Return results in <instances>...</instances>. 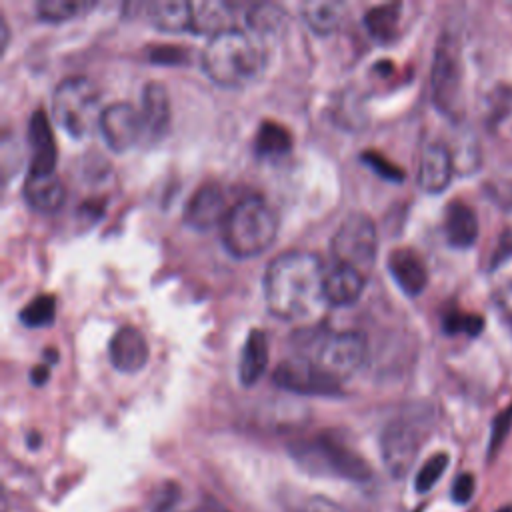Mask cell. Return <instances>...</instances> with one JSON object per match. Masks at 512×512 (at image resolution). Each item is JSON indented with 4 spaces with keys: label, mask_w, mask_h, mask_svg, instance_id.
I'll return each mask as SVG.
<instances>
[{
    "label": "cell",
    "mask_w": 512,
    "mask_h": 512,
    "mask_svg": "<svg viewBox=\"0 0 512 512\" xmlns=\"http://www.w3.org/2000/svg\"><path fill=\"white\" fill-rule=\"evenodd\" d=\"M108 356L116 370L128 374L138 372L148 360V344L144 334L132 324L120 326L108 342Z\"/></svg>",
    "instance_id": "cell-14"
},
{
    "label": "cell",
    "mask_w": 512,
    "mask_h": 512,
    "mask_svg": "<svg viewBox=\"0 0 512 512\" xmlns=\"http://www.w3.org/2000/svg\"><path fill=\"white\" fill-rule=\"evenodd\" d=\"M92 6L94 2H84V0H40L36 2L34 10H36V16L44 22H64L84 14Z\"/></svg>",
    "instance_id": "cell-28"
},
{
    "label": "cell",
    "mask_w": 512,
    "mask_h": 512,
    "mask_svg": "<svg viewBox=\"0 0 512 512\" xmlns=\"http://www.w3.org/2000/svg\"><path fill=\"white\" fill-rule=\"evenodd\" d=\"M262 288L268 310L282 320L308 318L326 304L324 268L312 252L278 254L266 266Z\"/></svg>",
    "instance_id": "cell-1"
},
{
    "label": "cell",
    "mask_w": 512,
    "mask_h": 512,
    "mask_svg": "<svg viewBox=\"0 0 512 512\" xmlns=\"http://www.w3.org/2000/svg\"><path fill=\"white\" fill-rule=\"evenodd\" d=\"M330 250L334 262L346 264L366 276L374 266L378 250V234L372 218L364 212H350L336 228Z\"/></svg>",
    "instance_id": "cell-6"
},
{
    "label": "cell",
    "mask_w": 512,
    "mask_h": 512,
    "mask_svg": "<svg viewBox=\"0 0 512 512\" xmlns=\"http://www.w3.org/2000/svg\"><path fill=\"white\" fill-rule=\"evenodd\" d=\"M56 314V298L54 294H38L20 310V322L30 328L48 326Z\"/></svg>",
    "instance_id": "cell-29"
},
{
    "label": "cell",
    "mask_w": 512,
    "mask_h": 512,
    "mask_svg": "<svg viewBox=\"0 0 512 512\" xmlns=\"http://www.w3.org/2000/svg\"><path fill=\"white\" fill-rule=\"evenodd\" d=\"M244 20L246 26L252 30L250 36L254 40H274L284 32L288 24V14L280 4L256 2L248 6Z\"/></svg>",
    "instance_id": "cell-21"
},
{
    "label": "cell",
    "mask_w": 512,
    "mask_h": 512,
    "mask_svg": "<svg viewBox=\"0 0 512 512\" xmlns=\"http://www.w3.org/2000/svg\"><path fill=\"white\" fill-rule=\"evenodd\" d=\"M366 352V336L358 330H346L326 336L316 352L308 358H312L332 378L344 380L364 364Z\"/></svg>",
    "instance_id": "cell-9"
},
{
    "label": "cell",
    "mask_w": 512,
    "mask_h": 512,
    "mask_svg": "<svg viewBox=\"0 0 512 512\" xmlns=\"http://www.w3.org/2000/svg\"><path fill=\"white\" fill-rule=\"evenodd\" d=\"M446 466H448V454L438 452V454L430 456V458L420 466V470L416 472L414 488H416L418 492H428V490H432L434 484L442 478Z\"/></svg>",
    "instance_id": "cell-30"
},
{
    "label": "cell",
    "mask_w": 512,
    "mask_h": 512,
    "mask_svg": "<svg viewBox=\"0 0 512 512\" xmlns=\"http://www.w3.org/2000/svg\"><path fill=\"white\" fill-rule=\"evenodd\" d=\"M8 38H10V30H8V24L4 20V16L0 14V52L6 50L8 46Z\"/></svg>",
    "instance_id": "cell-38"
},
{
    "label": "cell",
    "mask_w": 512,
    "mask_h": 512,
    "mask_svg": "<svg viewBox=\"0 0 512 512\" xmlns=\"http://www.w3.org/2000/svg\"><path fill=\"white\" fill-rule=\"evenodd\" d=\"M148 58L156 64H186L188 62V50L184 46H152L148 52Z\"/></svg>",
    "instance_id": "cell-33"
},
{
    "label": "cell",
    "mask_w": 512,
    "mask_h": 512,
    "mask_svg": "<svg viewBox=\"0 0 512 512\" xmlns=\"http://www.w3.org/2000/svg\"><path fill=\"white\" fill-rule=\"evenodd\" d=\"M220 228L224 248L234 258H252L274 242L278 216L262 196L250 194L228 208Z\"/></svg>",
    "instance_id": "cell-3"
},
{
    "label": "cell",
    "mask_w": 512,
    "mask_h": 512,
    "mask_svg": "<svg viewBox=\"0 0 512 512\" xmlns=\"http://www.w3.org/2000/svg\"><path fill=\"white\" fill-rule=\"evenodd\" d=\"M28 144L30 168L28 172H54L56 166V140L44 110H34L28 118Z\"/></svg>",
    "instance_id": "cell-15"
},
{
    "label": "cell",
    "mask_w": 512,
    "mask_h": 512,
    "mask_svg": "<svg viewBox=\"0 0 512 512\" xmlns=\"http://www.w3.org/2000/svg\"><path fill=\"white\" fill-rule=\"evenodd\" d=\"M472 494H474V476L464 472L452 484V498L458 504H466L472 498Z\"/></svg>",
    "instance_id": "cell-34"
},
{
    "label": "cell",
    "mask_w": 512,
    "mask_h": 512,
    "mask_svg": "<svg viewBox=\"0 0 512 512\" xmlns=\"http://www.w3.org/2000/svg\"><path fill=\"white\" fill-rule=\"evenodd\" d=\"M98 130L114 152H126L142 136V118L128 102H112L102 108Z\"/></svg>",
    "instance_id": "cell-11"
},
{
    "label": "cell",
    "mask_w": 512,
    "mask_h": 512,
    "mask_svg": "<svg viewBox=\"0 0 512 512\" xmlns=\"http://www.w3.org/2000/svg\"><path fill=\"white\" fill-rule=\"evenodd\" d=\"M364 290V274L358 270L334 262L324 272V298L332 306H348L358 300Z\"/></svg>",
    "instance_id": "cell-19"
},
{
    "label": "cell",
    "mask_w": 512,
    "mask_h": 512,
    "mask_svg": "<svg viewBox=\"0 0 512 512\" xmlns=\"http://www.w3.org/2000/svg\"><path fill=\"white\" fill-rule=\"evenodd\" d=\"M444 330L448 334L466 332V334L474 336L482 330V320L478 316H470V314H462V312H450L444 318Z\"/></svg>",
    "instance_id": "cell-32"
},
{
    "label": "cell",
    "mask_w": 512,
    "mask_h": 512,
    "mask_svg": "<svg viewBox=\"0 0 512 512\" xmlns=\"http://www.w3.org/2000/svg\"><path fill=\"white\" fill-rule=\"evenodd\" d=\"M142 130L150 140L162 138L170 128V100L160 82H146L142 88Z\"/></svg>",
    "instance_id": "cell-16"
},
{
    "label": "cell",
    "mask_w": 512,
    "mask_h": 512,
    "mask_svg": "<svg viewBox=\"0 0 512 512\" xmlns=\"http://www.w3.org/2000/svg\"><path fill=\"white\" fill-rule=\"evenodd\" d=\"M226 194L220 182L208 180L196 188L184 206V222L194 230H210L226 216Z\"/></svg>",
    "instance_id": "cell-12"
},
{
    "label": "cell",
    "mask_w": 512,
    "mask_h": 512,
    "mask_svg": "<svg viewBox=\"0 0 512 512\" xmlns=\"http://www.w3.org/2000/svg\"><path fill=\"white\" fill-rule=\"evenodd\" d=\"M302 512H346V510L326 496H310L304 502Z\"/></svg>",
    "instance_id": "cell-35"
},
{
    "label": "cell",
    "mask_w": 512,
    "mask_h": 512,
    "mask_svg": "<svg viewBox=\"0 0 512 512\" xmlns=\"http://www.w3.org/2000/svg\"><path fill=\"white\" fill-rule=\"evenodd\" d=\"M236 4L232 2H192V30L196 34H218L232 28Z\"/></svg>",
    "instance_id": "cell-23"
},
{
    "label": "cell",
    "mask_w": 512,
    "mask_h": 512,
    "mask_svg": "<svg viewBox=\"0 0 512 512\" xmlns=\"http://www.w3.org/2000/svg\"><path fill=\"white\" fill-rule=\"evenodd\" d=\"M430 90L436 108L446 116L462 110V64L458 48L450 36H444L434 52L430 70Z\"/></svg>",
    "instance_id": "cell-8"
},
{
    "label": "cell",
    "mask_w": 512,
    "mask_h": 512,
    "mask_svg": "<svg viewBox=\"0 0 512 512\" xmlns=\"http://www.w3.org/2000/svg\"><path fill=\"white\" fill-rule=\"evenodd\" d=\"M452 150L442 142H430L422 148L418 160V184L430 194L442 192L454 176Z\"/></svg>",
    "instance_id": "cell-13"
},
{
    "label": "cell",
    "mask_w": 512,
    "mask_h": 512,
    "mask_svg": "<svg viewBox=\"0 0 512 512\" xmlns=\"http://www.w3.org/2000/svg\"><path fill=\"white\" fill-rule=\"evenodd\" d=\"M100 94L86 76H68L52 92V116L72 138H86L100 122Z\"/></svg>",
    "instance_id": "cell-5"
},
{
    "label": "cell",
    "mask_w": 512,
    "mask_h": 512,
    "mask_svg": "<svg viewBox=\"0 0 512 512\" xmlns=\"http://www.w3.org/2000/svg\"><path fill=\"white\" fill-rule=\"evenodd\" d=\"M148 20L164 32L192 30V2L184 0H154L146 6Z\"/></svg>",
    "instance_id": "cell-24"
},
{
    "label": "cell",
    "mask_w": 512,
    "mask_h": 512,
    "mask_svg": "<svg viewBox=\"0 0 512 512\" xmlns=\"http://www.w3.org/2000/svg\"><path fill=\"white\" fill-rule=\"evenodd\" d=\"M264 64L256 40L242 30L230 28L208 38L202 50V68L210 80L224 88H240L252 82Z\"/></svg>",
    "instance_id": "cell-2"
},
{
    "label": "cell",
    "mask_w": 512,
    "mask_h": 512,
    "mask_svg": "<svg viewBox=\"0 0 512 512\" xmlns=\"http://www.w3.org/2000/svg\"><path fill=\"white\" fill-rule=\"evenodd\" d=\"M360 158H362V162H364L366 166H370L378 176H382V178H386V180L400 182V180L404 178L402 168H398L396 164H392L388 158H384L382 154H378V152H374V150L362 152Z\"/></svg>",
    "instance_id": "cell-31"
},
{
    "label": "cell",
    "mask_w": 512,
    "mask_h": 512,
    "mask_svg": "<svg viewBox=\"0 0 512 512\" xmlns=\"http://www.w3.org/2000/svg\"><path fill=\"white\" fill-rule=\"evenodd\" d=\"M48 376H50V364H42V366L32 368V372H30V382H32L34 386H42V384L48 380Z\"/></svg>",
    "instance_id": "cell-37"
},
{
    "label": "cell",
    "mask_w": 512,
    "mask_h": 512,
    "mask_svg": "<svg viewBox=\"0 0 512 512\" xmlns=\"http://www.w3.org/2000/svg\"><path fill=\"white\" fill-rule=\"evenodd\" d=\"M268 366V338L260 328H252L244 340L240 362H238V380L244 386L256 384Z\"/></svg>",
    "instance_id": "cell-20"
},
{
    "label": "cell",
    "mask_w": 512,
    "mask_h": 512,
    "mask_svg": "<svg viewBox=\"0 0 512 512\" xmlns=\"http://www.w3.org/2000/svg\"><path fill=\"white\" fill-rule=\"evenodd\" d=\"M444 234L450 246L468 248L478 238V218L464 202H450L444 212Z\"/></svg>",
    "instance_id": "cell-22"
},
{
    "label": "cell",
    "mask_w": 512,
    "mask_h": 512,
    "mask_svg": "<svg viewBox=\"0 0 512 512\" xmlns=\"http://www.w3.org/2000/svg\"><path fill=\"white\" fill-rule=\"evenodd\" d=\"M402 6L398 2L392 4H378L364 12V26L368 34L382 44L392 42L398 36V20H400Z\"/></svg>",
    "instance_id": "cell-26"
},
{
    "label": "cell",
    "mask_w": 512,
    "mask_h": 512,
    "mask_svg": "<svg viewBox=\"0 0 512 512\" xmlns=\"http://www.w3.org/2000/svg\"><path fill=\"white\" fill-rule=\"evenodd\" d=\"M388 270L400 290L408 296H418L428 284L426 264L410 248H394L388 254Z\"/></svg>",
    "instance_id": "cell-17"
},
{
    "label": "cell",
    "mask_w": 512,
    "mask_h": 512,
    "mask_svg": "<svg viewBox=\"0 0 512 512\" xmlns=\"http://www.w3.org/2000/svg\"><path fill=\"white\" fill-rule=\"evenodd\" d=\"M424 434L426 426L420 416H396L384 426L380 434V454L392 478H404L410 472Z\"/></svg>",
    "instance_id": "cell-7"
},
{
    "label": "cell",
    "mask_w": 512,
    "mask_h": 512,
    "mask_svg": "<svg viewBox=\"0 0 512 512\" xmlns=\"http://www.w3.org/2000/svg\"><path fill=\"white\" fill-rule=\"evenodd\" d=\"M290 454L310 474L350 482H366L372 476L368 462L330 432L294 442Z\"/></svg>",
    "instance_id": "cell-4"
},
{
    "label": "cell",
    "mask_w": 512,
    "mask_h": 512,
    "mask_svg": "<svg viewBox=\"0 0 512 512\" xmlns=\"http://www.w3.org/2000/svg\"><path fill=\"white\" fill-rule=\"evenodd\" d=\"M302 18L316 34L334 32L344 20V4L336 0H310L300 6Z\"/></svg>",
    "instance_id": "cell-25"
},
{
    "label": "cell",
    "mask_w": 512,
    "mask_h": 512,
    "mask_svg": "<svg viewBox=\"0 0 512 512\" xmlns=\"http://www.w3.org/2000/svg\"><path fill=\"white\" fill-rule=\"evenodd\" d=\"M22 192L26 202L40 212H56L66 198L64 184L56 172H28Z\"/></svg>",
    "instance_id": "cell-18"
},
{
    "label": "cell",
    "mask_w": 512,
    "mask_h": 512,
    "mask_svg": "<svg viewBox=\"0 0 512 512\" xmlns=\"http://www.w3.org/2000/svg\"><path fill=\"white\" fill-rule=\"evenodd\" d=\"M292 148V136L290 130L276 122V120H264L258 126L256 138H254V150L258 156H282L290 152Z\"/></svg>",
    "instance_id": "cell-27"
},
{
    "label": "cell",
    "mask_w": 512,
    "mask_h": 512,
    "mask_svg": "<svg viewBox=\"0 0 512 512\" xmlns=\"http://www.w3.org/2000/svg\"><path fill=\"white\" fill-rule=\"evenodd\" d=\"M496 304L502 310V314L512 322V282L504 284L496 294Z\"/></svg>",
    "instance_id": "cell-36"
},
{
    "label": "cell",
    "mask_w": 512,
    "mask_h": 512,
    "mask_svg": "<svg viewBox=\"0 0 512 512\" xmlns=\"http://www.w3.org/2000/svg\"><path fill=\"white\" fill-rule=\"evenodd\" d=\"M272 380L294 394L308 396H336L340 394V380L326 374L312 358L298 354L282 360L272 374Z\"/></svg>",
    "instance_id": "cell-10"
}]
</instances>
